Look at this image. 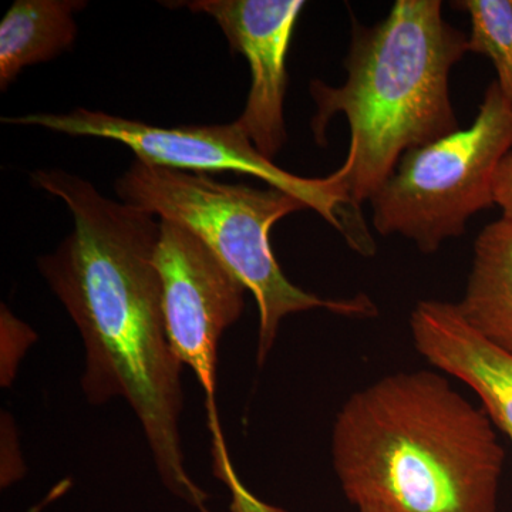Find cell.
<instances>
[{
  "mask_svg": "<svg viewBox=\"0 0 512 512\" xmlns=\"http://www.w3.org/2000/svg\"><path fill=\"white\" fill-rule=\"evenodd\" d=\"M512 151V106L487 87L470 127L407 151L373 195V227L400 235L423 254L466 234L473 215L495 204L498 168Z\"/></svg>",
  "mask_w": 512,
  "mask_h": 512,
  "instance_id": "obj_5",
  "label": "cell"
},
{
  "mask_svg": "<svg viewBox=\"0 0 512 512\" xmlns=\"http://www.w3.org/2000/svg\"><path fill=\"white\" fill-rule=\"evenodd\" d=\"M332 460L357 508L498 512L505 450L483 407L430 370L382 377L336 416Z\"/></svg>",
  "mask_w": 512,
  "mask_h": 512,
  "instance_id": "obj_2",
  "label": "cell"
},
{
  "mask_svg": "<svg viewBox=\"0 0 512 512\" xmlns=\"http://www.w3.org/2000/svg\"><path fill=\"white\" fill-rule=\"evenodd\" d=\"M32 181L73 217V231L37 265L82 336L84 396L93 406L126 400L165 488L210 512V495L185 468L183 363L168 340L156 264L160 218L57 168L37 170Z\"/></svg>",
  "mask_w": 512,
  "mask_h": 512,
  "instance_id": "obj_1",
  "label": "cell"
},
{
  "mask_svg": "<svg viewBox=\"0 0 512 512\" xmlns=\"http://www.w3.org/2000/svg\"><path fill=\"white\" fill-rule=\"evenodd\" d=\"M204 13L218 23L234 53L247 59L251 89L237 124L268 160L286 143V56L302 0H192L168 3Z\"/></svg>",
  "mask_w": 512,
  "mask_h": 512,
  "instance_id": "obj_8",
  "label": "cell"
},
{
  "mask_svg": "<svg viewBox=\"0 0 512 512\" xmlns=\"http://www.w3.org/2000/svg\"><path fill=\"white\" fill-rule=\"evenodd\" d=\"M3 123L36 126L73 137L117 141L136 154V160L188 173L252 175L268 187L288 192L318 212L362 256L376 252L366 224L353 217L340 171L322 178L288 173L256 150L237 121L214 126L165 128L113 116L104 111L76 109L66 114H29L3 117Z\"/></svg>",
  "mask_w": 512,
  "mask_h": 512,
  "instance_id": "obj_6",
  "label": "cell"
},
{
  "mask_svg": "<svg viewBox=\"0 0 512 512\" xmlns=\"http://www.w3.org/2000/svg\"><path fill=\"white\" fill-rule=\"evenodd\" d=\"M468 325L512 356V221L501 217L474 242L466 292L457 302Z\"/></svg>",
  "mask_w": 512,
  "mask_h": 512,
  "instance_id": "obj_10",
  "label": "cell"
},
{
  "mask_svg": "<svg viewBox=\"0 0 512 512\" xmlns=\"http://www.w3.org/2000/svg\"><path fill=\"white\" fill-rule=\"evenodd\" d=\"M410 330L417 352L470 387L512 443V356L471 328L457 303L420 301L410 315Z\"/></svg>",
  "mask_w": 512,
  "mask_h": 512,
  "instance_id": "obj_9",
  "label": "cell"
},
{
  "mask_svg": "<svg viewBox=\"0 0 512 512\" xmlns=\"http://www.w3.org/2000/svg\"><path fill=\"white\" fill-rule=\"evenodd\" d=\"M453 6L470 16L468 52L493 63L495 83L512 106V0H458Z\"/></svg>",
  "mask_w": 512,
  "mask_h": 512,
  "instance_id": "obj_12",
  "label": "cell"
},
{
  "mask_svg": "<svg viewBox=\"0 0 512 512\" xmlns=\"http://www.w3.org/2000/svg\"><path fill=\"white\" fill-rule=\"evenodd\" d=\"M84 0H18L0 23V89L5 92L25 67L49 62L72 49L73 15Z\"/></svg>",
  "mask_w": 512,
  "mask_h": 512,
  "instance_id": "obj_11",
  "label": "cell"
},
{
  "mask_svg": "<svg viewBox=\"0 0 512 512\" xmlns=\"http://www.w3.org/2000/svg\"><path fill=\"white\" fill-rule=\"evenodd\" d=\"M467 53L468 37L444 19L440 0H397L377 25L353 20L345 83H311L316 143L328 144L336 114L348 120V157L339 171L357 221L366 224L363 204L407 151L460 130L450 74Z\"/></svg>",
  "mask_w": 512,
  "mask_h": 512,
  "instance_id": "obj_3",
  "label": "cell"
},
{
  "mask_svg": "<svg viewBox=\"0 0 512 512\" xmlns=\"http://www.w3.org/2000/svg\"><path fill=\"white\" fill-rule=\"evenodd\" d=\"M360 512H397L382 504H365L359 507Z\"/></svg>",
  "mask_w": 512,
  "mask_h": 512,
  "instance_id": "obj_14",
  "label": "cell"
},
{
  "mask_svg": "<svg viewBox=\"0 0 512 512\" xmlns=\"http://www.w3.org/2000/svg\"><path fill=\"white\" fill-rule=\"evenodd\" d=\"M156 264L168 340L207 396L214 454L227 453L215 410L218 343L245 308L248 289L187 228L161 221Z\"/></svg>",
  "mask_w": 512,
  "mask_h": 512,
  "instance_id": "obj_7",
  "label": "cell"
},
{
  "mask_svg": "<svg viewBox=\"0 0 512 512\" xmlns=\"http://www.w3.org/2000/svg\"><path fill=\"white\" fill-rule=\"evenodd\" d=\"M120 201L191 231L227 266L259 312L258 365H264L279 326L293 313L328 309L348 318H373L377 308L366 295L323 299L293 285L276 261L271 229L308 205L278 188L225 184L208 174L188 173L136 160L117 178Z\"/></svg>",
  "mask_w": 512,
  "mask_h": 512,
  "instance_id": "obj_4",
  "label": "cell"
},
{
  "mask_svg": "<svg viewBox=\"0 0 512 512\" xmlns=\"http://www.w3.org/2000/svg\"><path fill=\"white\" fill-rule=\"evenodd\" d=\"M495 204L503 210V217L512 221V151L504 158L494 185Z\"/></svg>",
  "mask_w": 512,
  "mask_h": 512,
  "instance_id": "obj_13",
  "label": "cell"
}]
</instances>
